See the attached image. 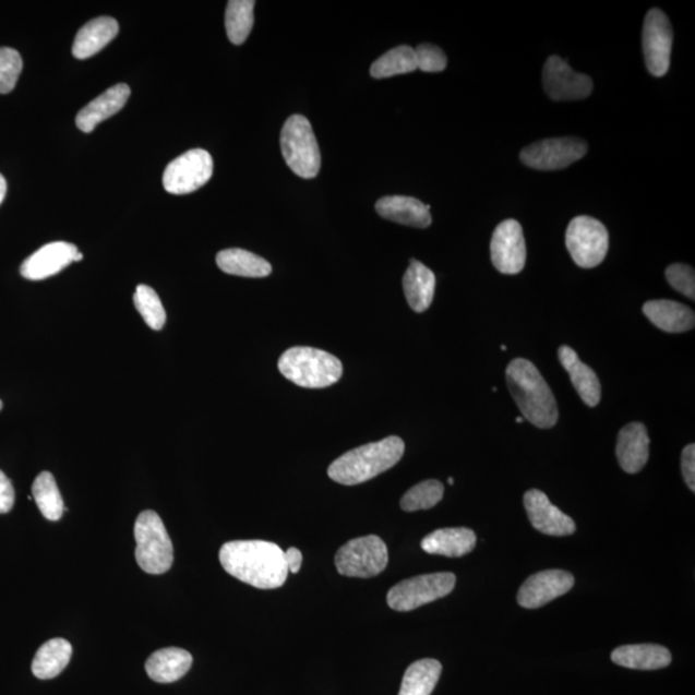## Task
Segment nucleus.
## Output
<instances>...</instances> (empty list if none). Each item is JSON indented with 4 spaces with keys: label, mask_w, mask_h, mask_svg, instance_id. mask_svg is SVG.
I'll list each match as a JSON object with an SVG mask.
<instances>
[{
    "label": "nucleus",
    "mask_w": 695,
    "mask_h": 695,
    "mask_svg": "<svg viewBox=\"0 0 695 695\" xmlns=\"http://www.w3.org/2000/svg\"><path fill=\"white\" fill-rule=\"evenodd\" d=\"M219 561L229 575L256 589H278L289 575L285 551L274 542H227L219 551Z\"/></svg>",
    "instance_id": "obj_1"
},
{
    "label": "nucleus",
    "mask_w": 695,
    "mask_h": 695,
    "mask_svg": "<svg viewBox=\"0 0 695 695\" xmlns=\"http://www.w3.org/2000/svg\"><path fill=\"white\" fill-rule=\"evenodd\" d=\"M506 382L523 419L540 429L556 426L559 411L554 393L531 361L517 358L508 363Z\"/></svg>",
    "instance_id": "obj_2"
},
{
    "label": "nucleus",
    "mask_w": 695,
    "mask_h": 695,
    "mask_svg": "<svg viewBox=\"0 0 695 695\" xmlns=\"http://www.w3.org/2000/svg\"><path fill=\"white\" fill-rule=\"evenodd\" d=\"M404 454L405 442L399 436H388L348 451L329 465L327 475L336 483L361 484L393 468Z\"/></svg>",
    "instance_id": "obj_3"
},
{
    "label": "nucleus",
    "mask_w": 695,
    "mask_h": 695,
    "mask_svg": "<svg viewBox=\"0 0 695 695\" xmlns=\"http://www.w3.org/2000/svg\"><path fill=\"white\" fill-rule=\"evenodd\" d=\"M278 369L293 384L308 390H322L338 383L343 364L325 350L292 347L279 357Z\"/></svg>",
    "instance_id": "obj_4"
},
{
    "label": "nucleus",
    "mask_w": 695,
    "mask_h": 695,
    "mask_svg": "<svg viewBox=\"0 0 695 695\" xmlns=\"http://www.w3.org/2000/svg\"><path fill=\"white\" fill-rule=\"evenodd\" d=\"M134 537L137 541L135 561L142 571L149 575L167 573L175 561L173 543L159 514L145 511L139 515L134 525Z\"/></svg>",
    "instance_id": "obj_5"
},
{
    "label": "nucleus",
    "mask_w": 695,
    "mask_h": 695,
    "mask_svg": "<svg viewBox=\"0 0 695 695\" xmlns=\"http://www.w3.org/2000/svg\"><path fill=\"white\" fill-rule=\"evenodd\" d=\"M281 152L286 164L300 178L317 177L321 154L310 120L302 115H292L284 124Z\"/></svg>",
    "instance_id": "obj_6"
},
{
    "label": "nucleus",
    "mask_w": 695,
    "mask_h": 695,
    "mask_svg": "<svg viewBox=\"0 0 695 695\" xmlns=\"http://www.w3.org/2000/svg\"><path fill=\"white\" fill-rule=\"evenodd\" d=\"M388 561V549L375 535L350 540L335 555L336 570L347 577H375L386 568Z\"/></svg>",
    "instance_id": "obj_7"
},
{
    "label": "nucleus",
    "mask_w": 695,
    "mask_h": 695,
    "mask_svg": "<svg viewBox=\"0 0 695 695\" xmlns=\"http://www.w3.org/2000/svg\"><path fill=\"white\" fill-rule=\"evenodd\" d=\"M454 573H430L405 579L393 586L386 601L394 611L410 612L419 607L432 603L434 600L447 597L455 589Z\"/></svg>",
    "instance_id": "obj_8"
},
{
    "label": "nucleus",
    "mask_w": 695,
    "mask_h": 695,
    "mask_svg": "<svg viewBox=\"0 0 695 695\" xmlns=\"http://www.w3.org/2000/svg\"><path fill=\"white\" fill-rule=\"evenodd\" d=\"M565 245L577 266L594 268L606 260L609 235L601 221L579 215L572 219L565 232Z\"/></svg>",
    "instance_id": "obj_9"
},
{
    "label": "nucleus",
    "mask_w": 695,
    "mask_h": 695,
    "mask_svg": "<svg viewBox=\"0 0 695 695\" xmlns=\"http://www.w3.org/2000/svg\"><path fill=\"white\" fill-rule=\"evenodd\" d=\"M214 163L209 153L202 148L177 157L164 171V189L173 195H188L211 181Z\"/></svg>",
    "instance_id": "obj_10"
},
{
    "label": "nucleus",
    "mask_w": 695,
    "mask_h": 695,
    "mask_svg": "<svg viewBox=\"0 0 695 695\" xmlns=\"http://www.w3.org/2000/svg\"><path fill=\"white\" fill-rule=\"evenodd\" d=\"M586 153L587 143L582 139H549L523 148L520 160L537 170H561L583 159Z\"/></svg>",
    "instance_id": "obj_11"
},
{
    "label": "nucleus",
    "mask_w": 695,
    "mask_h": 695,
    "mask_svg": "<svg viewBox=\"0 0 695 695\" xmlns=\"http://www.w3.org/2000/svg\"><path fill=\"white\" fill-rule=\"evenodd\" d=\"M672 40L673 33L668 16L661 10H650L644 21L643 51L645 63L651 75L661 77L668 73Z\"/></svg>",
    "instance_id": "obj_12"
},
{
    "label": "nucleus",
    "mask_w": 695,
    "mask_h": 695,
    "mask_svg": "<svg viewBox=\"0 0 695 695\" xmlns=\"http://www.w3.org/2000/svg\"><path fill=\"white\" fill-rule=\"evenodd\" d=\"M491 257L494 268L504 275H517L525 268L527 247L519 221L506 219L494 229Z\"/></svg>",
    "instance_id": "obj_13"
},
{
    "label": "nucleus",
    "mask_w": 695,
    "mask_h": 695,
    "mask_svg": "<svg viewBox=\"0 0 695 695\" xmlns=\"http://www.w3.org/2000/svg\"><path fill=\"white\" fill-rule=\"evenodd\" d=\"M543 88L554 101H576L591 95L590 76L575 73L559 56H551L543 67Z\"/></svg>",
    "instance_id": "obj_14"
},
{
    "label": "nucleus",
    "mask_w": 695,
    "mask_h": 695,
    "mask_svg": "<svg viewBox=\"0 0 695 695\" xmlns=\"http://www.w3.org/2000/svg\"><path fill=\"white\" fill-rule=\"evenodd\" d=\"M573 585L575 577L570 572L550 570L536 573L522 585L518 603L527 609L541 608L571 591Z\"/></svg>",
    "instance_id": "obj_15"
},
{
    "label": "nucleus",
    "mask_w": 695,
    "mask_h": 695,
    "mask_svg": "<svg viewBox=\"0 0 695 695\" xmlns=\"http://www.w3.org/2000/svg\"><path fill=\"white\" fill-rule=\"evenodd\" d=\"M77 254V248L73 243L64 241L47 243L27 257L20 272L31 281H40L67 268L70 263L76 261Z\"/></svg>",
    "instance_id": "obj_16"
},
{
    "label": "nucleus",
    "mask_w": 695,
    "mask_h": 695,
    "mask_svg": "<svg viewBox=\"0 0 695 695\" xmlns=\"http://www.w3.org/2000/svg\"><path fill=\"white\" fill-rule=\"evenodd\" d=\"M525 507L534 528L543 535L562 537L576 531L575 522L551 504L547 494L539 490L526 492Z\"/></svg>",
    "instance_id": "obj_17"
},
{
    "label": "nucleus",
    "mask_w": 695,
    "mask_h": 695,
    "mask_svg": "<svg viewBox=\"0 0 695 695\" xmlns=\"http://www.w3.org/2000/svg\"><path fill=\"white\" fill-rule=\"evenodd\" d=\"M649 444L648 430L642 422L623 427L615 450L621 468L628 475L639 472L648 463Z\"/></svg>",
    "instance_id": "obj_18"
},
{
    "label": "nucleus",
    "mask_w": 695,
    "mask_h": 695,
    "mask_svg": "<svg viewBox=\"0 0 695 695\" xmlns=\"http://www.w3.org/2000/svg\"><path fill=\"white\" fill-rule=\"evenodd\" d=\"M129 96H131V88L127 84L113 85L77 113V128L84 133L95 131L99 123L123 109Z\"/></svg>",
    "instance_id": "obj_19"
},
{
    "label": "nucleus",
    "mask_w": 695,
    "mask_h": 695,
    "mask_svg": "<svg viewBox=\"0 0 695 695\" xmlns=\"http://www.w3.org/2000/svg\"><path fill=\"white\" fill-rule=\"evenodd\" d=\"M380 217L404 226L427 228L432 225L430 205L408 196H386L376 203Z\"/></svg>",
    "instance_id": "obj_20"
},
{
    "label": "nucleus",
    "mask_w": 695,
    "mask_h": 695,
    "mask_svg": "<svg viewBox=\"0 0 695 695\" xmlns=\"http://www.w3.org/2000/svg\"><path fill=\"white\" fill-rule=\"evenodd\" d=\"M612 661L626 669L654 671L668 668L672 657L670 650L662 645L635 644L614 649Z\"/></svg>",
    "instance_id": "obj_21"
},
{
    "label": "nucleus",
    "mask_w": 695,
    "mask_h": 695,
    "mask_svg": "<svg viewBox=\"0 0 695 695\" xmlns=\"http://www.w3.org/2000/svg\"><path fill=\"white\" fill-rule=\"evenodd\" d=\"M559 361L568 372L571 382L587 406H598L601 398V385L595 371L579 360L575 350L563 346L558 350Z\"/></svg>",
    "instance_id": "obj_22"
},
{
    "label": "nucleus",
    "mask_w": 695,
    "mask_h": 695,
    "mask_svg": "<svg viewBox=\"0 0 695 695\" xmlns=\"http://www.w3.org/2000/svg\"><path fill=\"white\" fill-rule=\"evenodd\" d=\"M645 316L666 333H685L694 328V311L673 300H650L643 307Z\"/></svg>",
    "instance_id": "obj_23"
},
{
    "label": "nucleus",
    "mask_w": 695,
    "mask_h": 695,
    "mask_svg": "<svg viewBox=\"0 0 695 695\" xmlns=\"http://www.w3.org/2000/svg\"><path fill=\"white\" fill-rule=\"evenodd\" d=\"M477 536L469 528H443L429 534L421 541V549L428 554L460 558L475 550Z\"/></svg>",
    "instance_id": "obj_24"
},
{
    "label": "nucleus",
    "mask_w": 695,
    "mask_h": 695,
    "mask_svg": "<svg viewBox=\"0 0 695 695\" xmlns=\"http://www.w3.org/2000/svg\"><path fill=\"white\" fill-rule=\"evenodd\" d=\"M192 662L190 651L181 648H164L148 657L146 672L156 683H175L190 671Z\"/></svg>",
    "instance_id": "obj_25"
},
{
    "label": "nucleus",
    "mask_w": 695,
    "mask_h": 695,
    "mask_svg": "<svg viewBox=\"0 0 695 695\" xmlns=\"http://www.w3.org/2000/svg\"><path fill=\"white\" fill-rule=\"evenodd\" d=\"M119 33L118 21L111 17H98L84 25L76 34L73 55L79 60H87L109 45Z\"/></svg>",
    "instance_id": "obj_26"
},
{
    "label": "nucleus",
    "mask_w": 695,
    "mask_h": 695,
    "mask_svg": "<svg viewBox=\"0 0 695 695\" xmlns=\"http://www.w3.org/2000/svg\"><path fill=\"white\" fill-rule=\"evenodd\" d=\"M404 290L408 305L418 313L426 312L433 302L435 276L421 262L412 260L404 276Z\"/></svg>",
    "instance_id": "obj_27"
},
{
    "label": "nucleus",
    "mask_w": 695,
    "mask_h": 695,
    "mask_svg": "<svg viewBox=\"0 0 695 695\" xmlns=\"http://www.w3.org/2000/svg\"><path fill=\"white\" fill-rule=\"evenodd\" d=\"M73 656V647L68 640L56 637L43 644L34 657L32 671L40 680L59 676Z\"/></svg>",
    "instance_id": "obj_28"
},
{
    "label": "nucleus",
    "mask_w": 695,
    "mask_h": 695,
    "mask_svg": "<svg viewBox=\"0 0 695 695\" xmlns=\"http://www.w3.org/2000/svg\"><path fill=\"white\" fill-rule=\"evenodd\" d=\"M217 264L225 274L241 277L262 278L272 272L266 260L242 249L221 250L217 255Z\"/></svg>",
    "instance_id": "obj_29"
},
{
    "label": "nucleus",
    "mask_w": 695,
    "mask_h": 695,
    "mask_svg": "<svg viewBox=\"0 0 695 695\" xmlns=\"http://www.w3.org/2000/svg\"><path fill=\"white\" fill-rule=\"evenodd\" d=\"M442 664L436 659H420L408 666L398 695H430L441 678Z\"/></svg>",
    "instance_id": "obj_30"
},
{
    "label": "nucleus",
    "mask_w": 695,
    "mask_h": 695,
    "mask_svg": "<svg viewBox=\"0 0 695 695\" xmlns=\"http://www.w3.org/2000/svg\"><path fill=\"white\" fill-rule=\"evenodd\" d=\"M32 493L43 517L51 522L62 518L64 512L63 500L51 472H40L33 483Z\"/></svg>",
    "instance_id": "obj_31"
},
{
    "label": "nucleus",
    "mask_w": 695,
    "mask_h": 695,
    "mask_svg": "<svg viewBox=\"0 0 695 695\" xmlns=\"http://www.w3.org/2000/svg\"><path fill=\"white\" fill-rule=\"evenodd\" d=\"M253 0H231L226 10V32L236 46L245 43L254 25Z\"/></svg>",
    "instance_id": "obj_32"
},
{
    "label": "nucleus",
    "mask_w": 695,
    "mask_h": 695,
    "mask_svg": "<svg viewBox=\"0 0 695 695\" xmlns=\"http://www.w3.org/2000/svg\"><path fill=\"white\" fill-rule=\"evenodd\" d=\"M418 69L415 49L408 46H399L391 49L372 63L370 73L372 77L385 79L394 75L412 73Z\"/></svg>",
    "instance_id": "obj_33"
},
{
    "label": "nucleus",
    "mask_w": 695,
    "mask_h": 695,
    "mask_svg": "<svg viewBox=\"0 0 695 695\" xmlns=\"http://www.w3.org/2000/svg\"><path fill=\"white\" fill-rule=\"evenodd\" d=\"M444 487L435 479L421 482L405 493L400 500V507L405 512L428 511L434 507L443 499Z\"/></svg>",
    "instance_id": "obj_34"
},
{
    "label": "nucleus",
    "mask_w": 695,
    "mask_h": 695,
    "mask_svg": "<svg viewBox=\"0 0 695 695\" xmlns=\"http://www.w3.org/2000/svg\"><path fill=\"white\" fill-rule=\"evenodd\" d=\"M133 302L146 324L153 329H161L167 321L161 300L153 288L147 285H139Z\"/></svg>",
    "instance_id": "obj_35"
},
{
    "label": "nucleus",
    "mask_w": 695,
    "mask_h": 695,
    "mask_svg": "<svg viewBox=\"0 0 695 695\" xmlns=\"http://www.w3.org/2000/svg\"><path fill=\"white\" fill-rule=\"evenodd\" d=\"M23 71V59L16 49L0 48V93L7 95L16 87Z\"/></svg>",
    "instance_id": "obj_36"
},
{
    "label": "nucleus",
    "mask_w": 695,
    "mask_h": 695,
    "mask_svg": "<svg viewBox=\"0 0 695 695\" xmlns=\"http://www.w3.org/2000/svg\"><path fill=\"white\" fill-rule=\"evenodd\" d=\"M666 277L673 289L684 293L685 297L695 299V274L694 269L686 264H671L666 269Z\"/></svg>",
    "instance_id": "obj_37"
},
{
    "label": "nucleus",
    "mask_w": 695,
    "mask_h": 695,
    "mask_svg": "<svg viewBox=\"0 0 695 695\" xmlns=\"http://www.w3.org/2000/svg\"><path fill=\"white\" fill-rule=\"evenodd\" d=\"M415 49L418 69L426 73H440L447 67V57L440 47L433 45H420Z\"/></svg>",
    "instance_id": "obj_38"
},
{
    "label": "nucleus",
    "mask_w": 695,
    "mask_h": 695,
    "mask_svg": "<svg viewBox=\"0 0 695 695\" xmlns=\"http://www.w3.org/2000/svg\"><path fill=\"white\" fill-rule=\"evenodd\" d=\"M683 477L691 491H695V446L690 444L683 451L682 455Z\"/></svg>",
    "instance_id": "obj_39"
},
{
    "label": "nucleus",
    "mask_w": 695,
    "mask_h": 695,
    "mask_svg": "<svg viewBox=\"0 0 695 695\" xmlns=\"http://www.w3.org/2000/svg\"><path fill=\"white\" fill-rule=\"evenodd\" d=\"M14 505V489L10 478L0 470V514L12 511Z\"/></svg>",
    "instance_id": "obj_40"
},
{
    "label": "nucleus",
    "mask_w": 695,
    "mask_h": 695,
    "mask_svg": "<svg viewBox=\"0 0 695 695\" xmlns=\"http://www.w3.org/2000/svg\"><path fill=\"white\" fill-rule=\"evenodd\" d=\"M285 562H286V565H288L289 572L293 573V575H297L300 568H302V563H303L302 551H300L297 548H290L286 550Z\"/></svg>",
    "instance_id": "obj_41"
},
{
    "label": "nucleus",
    "mask_w": 695,
    "mask_h": 695,
    "mask_svg": "<svg viewBox=\"0 0 695 695\" xmlns=\"http://www.w3.org/2000/svg\"><path fill=\"white\" fill-rule=\"evenodd\" d=\"M7 195V182L2 175H0V204L3 203V200Z\"/></svg>",
    "instance_id": "obj_42"
},
{
    "label": "nucleus",
    "mask_w": 695,
    "mask_h": 695,
    "mask_svg": "<svg viewBox=\"0 0 695 695\" xmlns=\"http://www.w3.org/2000/svg\"><path fill=\"white\" fill-rule=\"evenodd\" d=\"M448 483L453 486L455 483L454 478H448Z\"/></svg>",
    "instance_id": "obj_43"
},
{
    "label": "nucleus",
    "mask_w": 695,
    "mask_h": 695,
    "mask_svg": "<svg viewBox=\"0 0 695 695\" xmlns=\"http://www.w3.org/2000/svg\"><path fill=\"white\" fill-rule=\"evenodd\" d=\"M523 421H525V419H523V418H518L517 419L518 424H520V422H523Z\"/></svg>",
    "instance_id": "obj_44"
},
{
    "label": "nucleus",
    "mask_w": 695,
    "mask_h": 695,
    "mask_svg": "<svg viewBox=\"0 0 695 695\" xmlns=\"http://www.w3.org/2000/svg\"><path fill=\"white\" fill-rule=\"evenodd\" d=\"M2 408H3V403L2 400H0V410H2Z\"/></svg>",
    "instance_id": "obj_45"
}]
</instances>
